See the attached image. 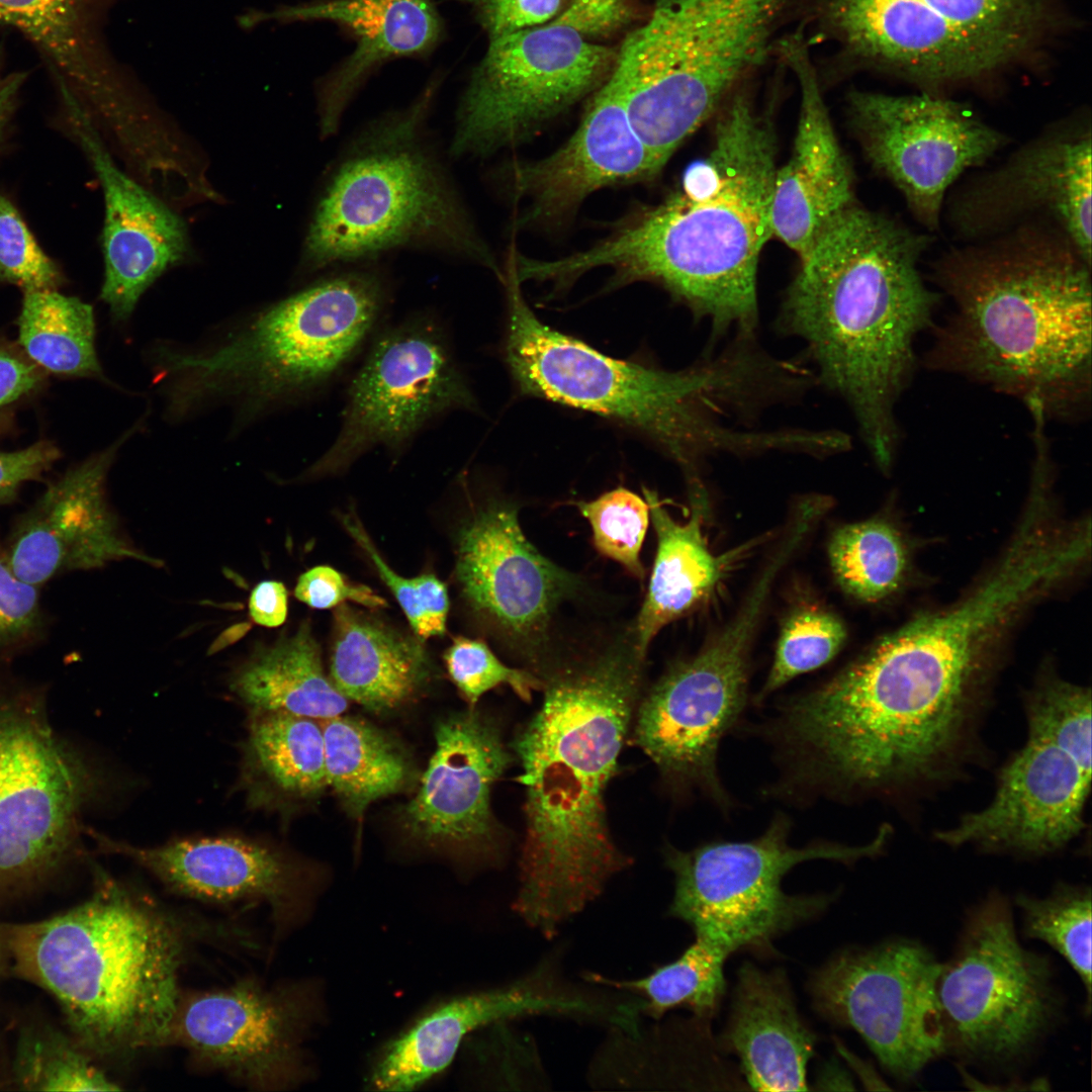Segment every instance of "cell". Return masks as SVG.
Instances as JSON below:
<instances>
[{
    "label": "cell",
    "mask_w": 1092,
    "mask_h": 1092,
    "mask_svg": "<svg viewBox=\"0 0 1092 1092\" xmlns=\"http://www.w3.org/2000/svg\"><path fill=\"white\" fill-rule=\"evenodd\" d=\"M642 659L635 647L614 650L551 675L512 744L526 817L512 908L545 938L631 863L611 837L605 793L634 716Z\"/></svg>",
    "instance_id": "cell-1"
},
{
    "label": "cell",
    "mask_w": 1092,
    "mask_h": 1092,
    "mask_svg": "<svg viewBox=\"0 0 1092 1092\" xmlns=\"http://www.w3.org/2000/svg\"><path fill=\"white\" fill-rule=\"evenodd\" d=\"M956 248L933 267L953 310L929 368L1038 403L1046 420L1089 413L1091 264L1057 226L1033 221Z\"/></svg>",
    "instance_id": "cell-2"
},
{
    "label": "cell",
    "mask_w": 1092,
    "mask_h": 1092,
    "mask_svg": "<svg viewBox=\"0 0 1092 1092\" xmlns=\"http://www.w3.org/2000/svg\"><path fill=\"white\" fill-rule=\"evenodd\" d=\"M929 243L853 203L801 259L780 317L805 343L824 385L849 405L884 472L898 452L895 407L914 372V343L934 327L940 297L919 270Z\"/></svg>",
    "instance_id": "cell-3"
},
{
    "label": "cell",
    "mask_w": 1092,
    "mask_h": 1092,
    "mask_svg": "<svg viewBox=\"0 0 1092 1092\" xmlns=\"http://www.w3.org/2000/svg\"><path fill=\"white\" fill-rule=\"evenodd\" d=\"M775 139L743 95L718 118L709 153L692 163L679 189L587 250L555 259L553 270L574 279L598 267L611 285L660 284L715 336L736 330L751 339L757 325L756 274L772 236Z\"/></svg>",
    "instance_id": "cell-4"
},
{
    "label": "cell",
    "mask_w": 1092,
    "mask_h": 1092,
    "mask_svg": "<svg viewBox=\"0 0 1092 1092\" xmlns=\"http://www.w3.org/2000/svg\"><path fill=\"white\" fill-rule=\"evenodd\" d=\"M189 922L100 874L72 910L0 933L16 973L57 998L85 1049L131 1057L168 1046Z\"/></svg>",
    "instance_id": "cell-5"
},
{
    "label": "cell",
    "mask_w": 1092,
    "mask_h": 1092,
    "mask_svg": "<svg viewBox=\"0 0 1092 1092\" xmlns=\"http://www.w3.org/2000/svg\"><path fill=\"white\" fill-rule=\"evenodd\" d=\"M506 289V360L520 390L602 415L654 441L691 475L717 453H763L764 432L736 431L717 416L751 408L760 365L738 345L711 362L669 372L609 357L543 324L524 299L516 254L508 252L499 277Z\"/></svg>",
    "instance_id": "cell-6"
},
{
    "label": "cell",
    "mask_w": 1092,
    "mask_h": 1092,
    "mask_svg": "<svg viewBox=\"0 0 1092 1092\" xmlns=\"http://www.w3.org/2000/svg\"><path fill=\"white\" fill-rule=\"evenodd\" d=\"M443 80L435 73L408 105L367 123L334 162L302 245L306 272L417 249L500 275L429 130Z\"/></svg>",
    "instance_id": "cell-7"
},
{
    "label": "cell",
    "mask_w": 1092,
    "mask_h": 1092,
    "mask_svg": "<svg viewBox=\"0 0 1092 1092\" xmlns=\"http://www.w3.org/2000/svg\"><path fill=\"white\" fill-rule=\"evenodd\" d=\"M389 299L379 272L346 271L274 303L212 348L161 352L157 380L168 412L221 402L253 415L314 392L360 351Z\"/></svg>",
    "instance_id": "cell-8"
},
{
    "label": "cell",
    "mask_w": 1092,
    "mask_h": 1092,
    "mask_svg": "<svg viewBox=\"0 0 1092 1092\" xmlns=\"http://www.w3.org/2000/svg\"><path fill=\"white\" fill-rule=\"evenodd\" d=\"M769 36L758 0H658L627 36L614 69L631 125L660 172L760 62Z\"/></svg>",
    "instance_id": "cell-9"
},
{
    "label": "cell",
    "mask_w": 1092,
    "mask_h": 1092,
    "mask_svg": "<svg viewBox=\"0 0 1092 1092\" xmlns=\"http://www.w3.org/2000/svg\"><path fill=\"white\" fill-rule=\"evenodd\" d=\"M1091 691L1041 680L1024 702V744L999 770L993 798L935 833L952 847L1040 857L1084 830L1091 790Z\"/></svg>",
    "instance_id": "cell-10"
},
{
    "label": "cell",
    "mask_w": 1092,
    "mask_h": 1092,
    "mask_svg": "<svg viewBox=\"0 0 1092 1092\" xmlns=\"http://www.w3.org/2000/svg\"><path fill=\"white\" fill-rule=\"evenodd\" d=\"M790 828L789 819L778 816L752 840L669 848L665 861L674 876V893L668 914L731 954L745 948L768 952L774 939L822 914L834 898L786 893L782 881L791 869L812 859L853 864L875 857L891 833L884 826L860 845L817 841L795 847L789 842Z\"/></svg>",
    "instance_id": "cell-11"
},
{
    "label": "cell",
    "mask_w": 1092,
    "mask_h": 1092,
    "mask_svg": "<svg viewBox=\"0 0 1092 1092\" xmlns=\"http://www.w3.org/2000/svg\"><path fill=\"white\" fill-rule=\"evenodd\" d=\"M48 688L0 665V886L47 876L75 852L96 776L49 719Z\"/></svg>",
    "instance_id": "cell-12"
},
{
    "label": "cell",
    "mask_w": 1092,
    "mask_h": 1092,
    "mask_svg": "<svg viewBox=\"0 0 1092 1092\" xmlns=\"http://www.w3.org/2000/svg\"><path fill=\"white\" fill-rule=\"evenodd\" d=\"M938 997L946 1052L996 1067L1024 1060L1054 1027L1061 1006L1050 960L1020 943L1011 907L998 893L969 913L954 953L942 964Z\"/></svg>",
    "instance_id": "cell-13"
},
{
    "label": "cell",
    "mask_w": 1092,
    "mask_h": 1092,
    "mask_svg": "<svg viewBox=\"0 0 1092 1092\" xmlns=\"http://www.w3.org/2000/svg\"><path fill=\"white\" fill-rule=\"evenodd\" d=\"M1048 0H831L828 18L855 54L915 79L978 78L1035 40Z\"/></svg>",
    "instance_id": "cell-14"
},
{
    "label": "cell",
    "mask_w": 1092,
    "mask_h": 1092,
    "mask_svg": "<svg viewBox=\"0 0 1092 1092\" xmlns=\"http://www.w3.org/2000/svg\"><path fill=\"white\" fill-rule=\"evenodd\" d=\"M779 567L765 563L732 620L674 665L637 709L634 740L666 777L727 803L717 769L721 739L745 706L749 653Z\"/></svg>",
    "instance_id": "cell-15"
},
{
    "label": "cell",
    "mask_w": 1092,
    "mask_h": 1092,
    "mask_svg": "<svg viewBox=\"0 0 1092 1092\" xmlns=\"http://www.w3.org/2000/svg\"><path fill=\"white\" fill-rule=\"evenodd\" d=\"M617 56L555 19L489 39L458 104L450 155L486 157L525 141L600 87Z\"/></svg>",
    "instance_id": "cell-16"
},
{
    "label": "cell",
    "mask_w": 1092,
    "mask_h": 1092,
    "mask_svg": "<svg viewBox=\"0 0 1092 1092\" xmlns=\"http://www.w3.org/2000/svg\"><path fill=\"white\" fill-rule=\"evenodd\" d=\"M941 967L919 941L893 938L839 950L806 987L821 1017L856 1031L888 1074L909 1082L946 1053Z\"/></svg>",
    "instance_id": "cell-17"
},
{
    "label": "cell",
    "mask_w": 1092,
    "mask_h": 1092,
    "mask_svg": "<svg viewBox=\"0 0 1092 1092\" xmlns=\"http://www.w3.org/2000/svg\"><path fill=\"white\" fill-rule=\"evenodd\" d=\"M476 406L441 326L411 317L375 339L348 386L338 435L301 477L338 475L377 447L397 455L432 421Z\"/></svg>",
    "instance_id": "cell-18"
},
{
    "label": "cell",
    "mask_w": 1092,
    "mask_h": 1092,
    "mask_svg": "<svg viewBox=\"0 0 1092 1092\" xmlns=\"http://www.w3.org/2000/svg\"><path fill=\"white\" fill-rule=\"evenodd\" d=\"M323 1018L315 981L269 986L248 978L181 994L168 1046L250 1089L281 1091L308 1079L305 1042Z\"/></svg>",
    "instance_id": "cell-19"
},
{
    "label": "cell",
    "mask_w": 1092,
    "mask_h": 1092,
    "mask_svg": "<svg viewBox=\"0 0 1092 1092\" xmlns=\"http://www.w3.org/2000/svg\"><path fill=\"white\" fill-rule=\"evenodd\" d=\"M849 100L867 158L929 231L939 226L948 187L1005 142L1000 131L962 104L930 94L855 92Z\"/></svg>",
    "instance_id": "cell-20"
},
{
    "label": "cell",
    "mask_w": 1092,
    "mask_h": 1092,
    "mask_svg": "<svg viewBox=\"0 0 1092 1092\" xmlns=\"http://www.w3.org/2000/svg\"><path fill=\"white\" fill-rule=\"evenodd\" d=\"M1091 125L1061 122L952 197L948 218L966 239L1033 222L1060 229L1091 264Z\"/></svg>",
    "instance_id": "cell-21"
},
{
    "label": "cell",
    "mask_w": 1092,
    "mask_h": 1092,
    "mask_svg": "<svg viewBox=\"0 0 1092 1092\" xmlns=\"http://www.w3.org/2000/svg\"><path fill=\"white\" fill-rule=\"evenodd\" d=\"M592 1001L586 987L562 975L559 953L497 987L446 999L384 1043L372 1061L367 1084L377 1091H411L444 1071L469 1035L524 1016L583 1019Z\"/></svg>",
    "instance_id": "cell-22"
},
{
    "label": "cell",
    "mask_w": 1092,
    "mask_h": 1092,
    "mask_svg": "<svg viewBox=\"0 0 1092 1092\" xmlns=\"http://www.w3.org/2000/svg\"><path fill=\"white\" fill-rule=\"evenodd\" d=\"M94 837L101 849L129 858L177 895L219 904L265 903L277 933L299 926L314 907L302 867L266 841L215 835L140 846Z\"/></svg>",
    "instance_id": "cell-23"
},
{
    "label": "cell",
    "mask_w": 1092,
    "mask_h": 1092,
    "mask_svg": "<svg viewBox=\"0 0 1092 1092\" xmlns=\"http://www.w3.org/2000/svg\"><path fill=\"white\" fill-rule=\"evenodd\" d=\"M512 759L497 725L474 707L438 721L420 789L400 810L403 829L430 846L489 853L497 828L490 794Z\"/></svg>",
    "instance_id": "cell-24"
},
{
    "label": "cell",
    "mask_w": 1092,
    "mask_h": 1092,
    "mask_svg": "<svg viewBox=\"0 0 1092 1092\" xmlns=\"http://www.w3.org/2000/svg\"><path fill=\"white\" fill-rule=\"evenodd\" d=\"M64 127L87 156L104 197L100 298L115 322H125L147 288L189 250L180 216L121 171L81 106L62 104Z\"/></svg>",
    "instance_id": "cell-25"
},
{
    "label": "cell",
    "mask_w": 1092,
    "mask_h": 1092,
    "mask_svg": "<svg viewBox=\"0 0 1092 1092\" xmlns=\"http://www.w3.org/2000/svg\"><path fill=\"white\" fill-rule=\"evenodd\" d=\"M133 431L68 469L14 518L4 544L22 580L42 587L70 572L129 555L106 499L105 481L118 448Z\"/></svg>",
    "instance_id": "cell-26"
},
{
    "label": "cell",
    "mask_w": 1092,
    "mask_h": 1092,
    "mask_svg": "<svg viewBox=\"0 0 1092 1092\" xmlns=\"http://www.w3.org/2000/svg\"><path fill=\"white\" fill-rule=\"evenodd\" d=\"M660 171L634 131L625 84L613 68L570 139L554 153L508 169L512 194L528 202L524 221L563 218L590 193L646 181Z\"/></svg>",
    "instance_id": "cell-27"
},
{
    "label": "cell",
    "mask_w": 1092,
    "mask_h": 1092,
    "mask_svg": "<svg viewBox=\"0 0 1092 1092\" xmlns=\"http://www.w3.org/2000/svg\"><path fill=\"white\" fill-rule=\"evenodd\" d=\"M455 575L476 613L524 640L544 632L577 585L527 540L516 509L499 504L477 510L460 529Z\"/></svg>",
    "instance_id": "cell-28"
},
{
    "label": "cell",
    "mask_w": 1092,
    "mask_h": 1092,
    "mask_svg": "<svg viewBox=\"0 0 1092 1092\" xmlns=\"http://www.w3.org/2000/svg\"><path fill=\"white\" fill-rule=\"evenodd\" d=\"M284 22L327 21L355 42L354 50L316 87L321 138L334 135L369 77L387 62L425 59L443 42L446 25L435 0H312L279 8Z\"/></svg>",
    "instance_id": "cell-29"
},
{
    "label": "cell",
    "mask_w": 1092,
    "mask_h": 1092,
    "mask_svg": "<svg viewBox=\"0 0 1092 1092\" xmlns=\"http://www.w3.org/2000/svg\"><path fill=\"white\" fill-rule=\"evenodd\" d=\"M780 49L797 77L801 102L792 154L776 172L771 230L803 259L825 226L854 203L852 176L806 44L797 34Z\"/></svg>",
    "instance_id": "cell-30"
},
{
    "label": "cell",
    "mask_w": 1092,
    "mask_h": 1092,
    "mask_svg": "<svg viewBox=\"0 0 1092 1092\" xmlns=\"http://www.w3.org/2000/svg\"><path fill=\"white\" fill-rule=\"evenodd\" d=\"M816 1042V1033L798 1011L786 972L743 963L716 1045L736 1056L750 1088L808 1090L807 1066Z\"/></svg>",
    "instance_id": "cell-31"
},
{
    "label": "cell",
    "mask_w": 1092,
    "mask_h": 1092,
    "mask_svg": "<svg viewBox=\"0 0 1092 1092\" xmlns=\"http://www.w3.org/2000/svg\"><path fill=\"white\" fill-rule=\"evenodd\" d=\"M644 496L656 531L657 550L635 630V649L642 657L654 636L705 600L754 545L746 543L720 555L711 552L702 531L710 504L699 478L690 480L691 518L684 524L670 517L656 492L644 488Z\"/></svg>",
    "instance_id": "cell-32"
},
{
    "label": "cell",
    "mask_w": 1092,
    "mask_h": 1092,
    "mask_svg": "<svg viewBox=\"0 0 1092 1092\" xmlns=\"http://www.w3.org/2000/svg\"><path fill=\"white\" fill-rule=\"evenodd\" d=\"M329 678L349 701L387 713L412 701L431 677L420 638L343 603L334 610Z\"/></svg>",
    "instance_id": "cell-33"
},
{
    "label": "cell",
    "mask_w": 1092,
    "mask_h": 1092,
    "mask_svg": "<svg viewBox=\"0 0 1092 1092\" xmlns=\"http://www.w3.org/2000/svg\"><path fill=\"white\" fill-rule=\"evenodd\" d=\"M239 787L253 810L272 811L328 787L320 720L286 712L250 713Z\"/></svg>",
    "instance_id": "cell-34"
},
{
    "label": "cell",
    "mask_w": 1092,
    "mask_h": 1092,
    "mask_svg": "<svg viewBox=\"0 0 1092 1092\" xmlns=\"http://www.w3.org/2000/svg\"><path fill=\"white\" fill-rule=\"evenodd\" d=\"M99 0H0V26L21 32L46 61L59 95L94 119L112 108L94 37Z\"/></svg>",
    "instance_id": "cell-35"
},
{
    "label": "cell",
    "mask_w": 1092,
    "mask_h": 1092,
    "mask_svg": "<svg viewBox=\"0 0 1092 1092\" xmlns=\"http://www.w3.org/2000/svg\"><path fill=\"white\" fill-rule=\"evenodd\" d=\"M232 693L253 712H286L323 720L344 714L346 699L324 672L308 621L292 635L258 646L229 677Z\"/></svg>",
    "instance_id": "cell-36"
},
{
    "label": "cell",
    "mask_w": 1092,
    "mask_h": 1092,
    "mask_svg": "<svg viewBox=\"0 0 1092 1092\" xmlns=\"http://www.w3.org/2000/svg\"><path fill=\"white\" fill-rule=\"evenodd\" d=\"M328 787L360 819L375 801L403 790L412 778L402 747L383 730L355 717L320 720Z\"/></svg>",
    "instance_id": "cell-37"
},
{
    "label": "cell",
    "mask_w": 1092,
    "mask_h": 1092,
    "mask_svg": "<svg viewBox=\"0 0 1092 1092\" xmlns=\"http://www.w3.org/2000/svg\"><path fill=\"white\" fill-rule=\"evenodd\" d=\"M17 328L22 353L43 372L103 378L90 304L58 289L25 291Z\"/></svg>",
    "instance_id": "cell-38"
},
{
    "label": "cell",
    "mask_w": 1092,
    "mask_h": 1092,
    "mask_svg": "<svg viewBox=\"0 0 1092 1092\" xmlns=\"http://www.w3.org/2000/svg\"><path fill=\"white\" fill-rule=\"evenodd\" d=\"M730 954L719 943L695 936L677 959L644 977L617 980L587 973L584 980L639 996L643 1000L642 1015L656 1021L678 1007L711 1021L724 997V964Z\"/></svg>",
    "instance_id": "cell-39"
},
{
    "label": "cell",
    "mask_w": 1092,
    "mask_h": 1092,
    "mask_svg": "<svg viewBox=\"0 0 1092 1092\" xmlns=\"http://www.w3.org/2000/svg\"><path fill=\"white\" fill-rule=\"evenodd\" d=\"M828 555L842 589L856 600L876 603L904 581L908 552L897 529L882 519L844 525L832 535Z\"/></svg>",
    "instance_id": "cell-40"
},
{
    "label": "cell",
    "mask_w": 1092,
    "mask_h": 1092,
    "mask_svg": "<svg viewBox=\"0 0 1092 1092\" xmlns=\"http://www.w3.org/2000/svg\"><path fill=\"white\" fill-rule=\"evenodd\" d=\"M1023 934L1041 940L1060 953L1077 973L1091 1008V889L1058 884L1044 897L1017 894Z\"/></svg>",
    "instance_id": "cell-41"
},
{
    "label": "cell",
    "mask_w": 1092,
    "mask_h": 1092,
    "mask_svg": "<svg viewBox=\"0 0 1092 1092\" xmlns=\"http://www.w3.org/2000/svg\"><path fill=\"white\" fill-rule=\"evenodd\" d=\"M846 637L844 623L832 612L818 606L794 611L781 630L775 659L759 698L829 662L840 651Z\"/></svg>",
    "instance_id": "cell-42"
},
{
    "label": "cell",
    "mask_w": 1092,
    "mask_h": 1092,
    "mask_svg": "<svg viewBox=\"0 0 1092 1092\" xmlns=\"http://www.w3.org/2000/svg\"><path fill=\"white\" fill-rule=\"evenodd\" d=\"M16 1076L24 1088L41 1091H115L120 1087L97 1069L86 1054L55 1033L22 1037Z\"/></svg>",
    "instance_id": "cell-43"
},
{
    "label": "cell",
    "mask_w": 1092,
    "mask_h": 1092,
    "mask_svg": "<svg viewBox=\"0 0 1092 1092\" xmlns=\"http://www.w3.org/2000/svg\"><path fill=\"white\" fill-rule=\"evenodd\" d=\"M593 530L596 548L642 579L640 551L650 519L646 499L617 487L589 502L575 504Z\"/></svg>",
    "instance_id": "cell-44"
},
{
    "label": "cell",
    "mask_w": 1092,
    "mask_h": 1092,
    "mask_svg": "<svg viewBox=\"0 0 1092 1092\" xmlns=\"http://www.w3.org/2000/svg\"><path fill=\"white\" fill-rule=\"evenodd\" d=\"M40 590L14 572L0 534V665H12L48 641L54 617Z\"/></svg>",
    "instance_id": "cell-45"
},
{
    "label": "cell",
    "mask_w": 1092,
    "mask_h": 1092,
    "mask_svg": "<svg viewBox=\"0 0 1092 1092\" xmlns=\"http://www.w3.org/2000/svg\"><path fill=\"white\" fill-rule=\"evenodd\" d=\"M350 536L368 554L380 578L398 602L415 633L422 641L446 632L449 597L446 584L433 573L406 578L396 573L382 558L354 514L341 516Z\"/></svg>",
    "instance_id": "cell-46"
},
{
    "label": "cell",
    "mask_w": 1092,
    "mask_h": 1092,
    "mask_svg": "<svg viewBox=\"0 0 1092 1092\" xmlns=\"http://www.w3.org/2000/svg\"><path fill=\"white\" fill-rule=\"evenodd\" d=\"M64 281L60 267L39 246L18 207L0 192V283L25 292L58 289Z\"/></svg>",
    "instance_id": "cell-47"
},
{
    "label": "cell",
    "mask_w": 1092,
    "mask_h": 1092,
    "mask_svg": "<svg viewBox=\"0 0 1092 1092\" xmlns=\"http://www.w3.org/2000/svg\"><path fill=\"white\" fill-rule=\"evenodd\" d=\"M444 660L450 678L471 708L483 694L503 684L510 686L526 702L531 700L533 691L544 687V680L529 671L504 664L487 644L478 639L455 637Z\"/></svg>",
    "instance_id": "cell-48"
},
{
    "label": "cell",
    "mask_w": 1092,
    "mask_h": 1092,
    "mask_svg": "<svg viewBox=\"0 0 1092 1092\" xmlns=\"http://www.w3.org/2000/svg\"><path fill=\"white\" fill-rule=\"evenodd\" d=\"M508 1023L494 1024L493 1032L483 1042L485 1083L507 1085V1089H548L549 1077L533 1037L508 1028Z\"/></svg>",
    "instance_id": "cell-49"
},
{
    "label": "cell",
    "mask_w": 1092,
    "mask_h": 1092,
    "mask_svg": "<svg viewBox=\"0 0 1092 1092\" xmlns=\"http://www.w3.org/2000/svg\"><path fill=\"white\" fill-rule=\"evenodd\" d=\"M468 6L489 39L553 20L564 0H457Z\"/></svg>",
    "instance_id": "cell-50"
},
{
    "label": "cell",
    "mask_w": 1092,
    "mask_h": 1092,
    "mask_svg": "<svg viewBox=\"0 0 1092 1092\" xmlns=\"http://www.w3.org/2000/svg\"><path fill=\"white\" fill-rule=\"evenodd\" d=\"M295 598L314 609H332L347 601L369 609L387 607V602L365 584L349 581L328 565L314 566L302 573L294 588Z\"/></svg>",
    "instance_id": "cell-51"
},
{
    "label": "cell",
    "mask_w": 1092,
    "mask_h": 1092,
    "mask_svg": "<svg viewBox=\"0 0 1092 1092\" xmlns=\"http://www.w3.org/2000/svg\"><path fill=\"white\" fill-rule=\"evenodd\" d=\"M60 457L59 448L48 440L17 451H0V507L14 504L21 487L40 480Z\"/></svg>",
    "instance_id": "cell-52"
},
{
    "label": "cell",
    "mask_w": 1092,
    "mask_h": 1092,
    "mask_svg": "<svg viewBox=\"0 0 1092 1092\" xmlns=\"http://www.w3.org/2000/svg\"><path fill=\"white\" fill-rule=\"evenodd\" d=\"M630 18L628 0H569L554 19L588 38L614 32Z\"/></svg>",
    "instance_id": "cell-53"
},
{
    "label": "cell",
    "mask_w": 1092,
    "mask_h": 1092,
    "mask_svg": "<svg viewBox=\"0 0 1092 1092\" xmlns=\"http://www.w3.org/2000/svg\"><path fill=\"white\" fill-rule=\"evenodd\" d=\"M43 379V371L22 352L0 344V411L34 392Z\"/></svg>",
    "instance_id": "cell-54"
},
{
    "label": "cell",
    "mask_w": 1092,
    "mask_h": 1092,
    "mask_svg": "<svg viewBox=\"0 0 1092 1092\" xmlns=\"http://www.w3.org/2000/svg\"><path fill=\"white\" fill-rule=\"evenodd\" d=\"M249 612L253 621L265 627L282 625L287 617V590L275 580L258 583L251 593Z\"/></svg>",
    "instance_id": "cell-55"
},
{
    "label": "cell",
    "mask_w": 1092,
    "mask_h": 1092,
    "mask_svg": "<svg viewBox=\"0 0 1092 1092\" xmlns=\"http://www.w3.org/2000/svg\"><path fill=\"white\" fill-rule=\"evenodd\" d=\"M26 79V72H6L3 50L0 48V152L6 146Z\"/></svg>",
    "instance_id": "cell-56"
},
{
    "label": "cell",
    "mask_w": 1092,
    "mask_h": 1092,
    "mask_svg": "<svg viewBox=\"0 0 1092 1092\" xmlns=\"http://www.w3.org/2000/svg\"><path fill=\"white\" fill-rule=\"evenodd\" d=\"M815 1084L821 1089L854 1090L849 1075L834 1062L823 1067Z\"/></svg>",
    "instance_id": "cell-57"
},
{
    "label": "cell",
    "mask_w": 1092,
    "mask_h": 1092,
    "mask_svg": "<svg viewBox=\"0 0 1092 1092\" xmlns=\"http://www.w3.org/2000/svg\"><path fill=\"white\" fill-rule=\"evenodd\" d=\"M2 953H3V941H2V937H1V933H0V966H1V961H2Z\"/></svg>",
    "instance_id": "cell-58"
}]
</instances>
